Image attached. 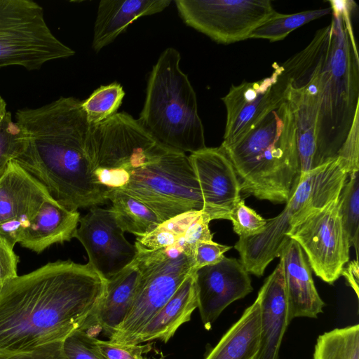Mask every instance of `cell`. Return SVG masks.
Instances as JSON below:
<instances>
[{
    "mask_svg": "<svg viewBox=\"0 0 359 359\" xmlns=\"http://www.w3.org/2000/svg\"><path fill=\"white\" fill-rule=\"evenodd\" d=\"M189 157L200 186L203 211L211 221L228 219L230 211L241 199V189L226 154L220 147H206Z\"/></svg>",
    "mask_w": 359,
    "mask_h": 359,
    "instance_id": "cell-16",
    "label": "cell"
},
{
    "mask_svg": "<svg viewBox=\"0 0 359 359\" xmlns=\"http://www.w3.org/2000/svg\"><path fill=\"white\" fill-rule=\"evenodd\" d=\"M332 13L331 7L293 14L275 12L250 34L248 39H264L271 42L284 39L292 31Z\"/></svg>",
    "mask_w": 359,
    "mask_h": 359,
    "instance_id": "cell-28",
    "label": "cell"
},
{
    "mask_svg": "<svg viewBox=\"0 0 359 359\" xmlns=\"http://www.w3.org/2000/svg\"><path fill=\"white\" fill-rule=\"evenodd\" d=\"M140 271L135 259L107 280V294L95 317V327L109 337L124 320L133 300Z\"/></svg>",
    "mask_w": 359,
    "mask_h": 359,
    "instance_id": "cell-24",
    "label": "cell"
},
{
    "mask_svg": "<svg viewBox=\"0 0 359 359\" xmlns=\"http://www.w3.org/2000/svg\"><path fill=\"white\" fill-rule=\"evenodd\" d=\"M348 173L337 157L300 175L283 211L266 219L259 234L240 238L234 248L248 273L260 277L290 239L287 233L312 213L337 198Z\"/></svg>",
    "mask_w": 359,
    "mask_h": 359,
    "instance_id": "cell-6",
    "label": "cell"
},
{
    "mask_svg": "<svg viewBox=\"0 0 359 359\" xmlns=\"http://www.w3.org/2000/svg\"><path fill=\"white\" fill-rule=\"evenodd\" d=\"M54 200L46 187L11 161L0 178V226L17 220H32L45 202Z\"/></svg>",
    "mask_w": 359,
    "mask_h": 359,
    "instance_id": "cell-20",
    "label": "cell"
},
{
    "mask_svg": "<svg viewBox=\"0 0 359 359\" xmlns=\"http://www.w3.org/2000/svg\"><path fill=\"white\" fill-rule=\"evenodd\" d=\"M228 219L231 221L233 231L240 238L260 233L267 222L255 210L247 206L242 198L230 211Z\"/></svg>",
    "mask_w": 359,
    "mask_h": 359,
    "instance_id": "cell-33",
    "label": "cell"
},
{
    "mask_svg": "<svg viewBox=\"0 0 359 359\" xmlns=\"http://www.w3.org/2000/svg\"><path fill=\"white\" fill-rule=\"evenodd\" d=\"M95 343L104 359H148L144 354L151 349V344L121 345L97 338Z\"/></svg>",
    "mask_w": 359,
    "mask_h": 359,
    "instance_id": "cell-36",
    "label": "cell"
},
{
    "mask_svg": "<svg viewBox=\"0 0 359 359\" xmlns=\"http://www.w3.org/2000/svg\"><path fill=\"white\" fill-rule=\"evenodd\" d=\"M15 122L26 143L13 160L42 184L51 197L69 210L108 202L86 152L90 124L82 101L74 97L16 111Z\"/></svg>",
    "mask_w": 359,
    "mask_h": 359,
    "instance_id": "cell-2",
    "label": "cell"
},
{
    "mask_svg": "<svg viewBox=\"0 0 359 359\" xmlns=\"http://www.w3.org/2000/svg\"><path fill=\"white\" fill-rule=\"evenodd\" d=\"M196 308L198 294L194 271L147 324L135 338L133 345L154 339L167 343L182 324L190 320L191 316Z\"/></svg>",
    "mask_w": 359,
    "mask_h": 359,
    "instance_id": "cell-23",
    "label": "cell"
},
{
    "mask_svg": "<svg viewBox=\"0 0 359 359\" xmlns=\"http://www.w3.org/2000/svg\"><path fill=\"white\" fill-rule=\"evenodd\" d=\"M125 170L126 182L118 189L144 203L163 222L203 210L200 186L185 153L167 149Z\"/></svg>",
    "mask_w": 359,
    "mask_h": 359,
    "instance_id": "cell-7",
    "label": "cell"
},
{
    "mask_svg": "<svg viewBox=\"0 0 359 359\" xmlns=\"http://www.w3.org/2000/svg\"><path fill=\"white\" fill-rule=\"evenodd\" d=\"M107 285L89 263L69 259L11 280L0 290V353L29 351L95 327Z\"/></svg>",
    "mask_w": 359,
    "mask_h": 359,
    "instance_id": "cell-1",
    "label": "cell"
},
{
    "mask_svg": "<svg viewBox=\"0 0 359 359\" xmlns=\"http://www.w3.org/2000/svg\"><path fill=\"white\" fill-rule=\"evenodd\" d=\"M19 257L0 236V290L11 280L18 276Z\"/></svg>",
    "mask_w": 359,
    "mask_h": 359,
    "instance_id": "cell-39",
    "label": "cell"
},
{
    "mask_svg": "<svg viewBox=\"0 0 359 359\" xmlns=\"http://www.w3.org/2000/svg\"><path fill=\"white\" fill-rule=\"evenodd\" d=\"M201 212H187L162 222L151 233L137 237L135 245L144 250H154L177 245L187 227Z\"/></svg>",
    "mask_w": 359,
    "mask_h": 359,
    "instance_id": "cell-29",
    "label": "cell"
},
{
    "mask_svg": "<svg viewBox=\"0 0 359 359\" xmlns=\"http://www.w3.org/2000/svg\"><path fill=\"white\" fill-rule=\"evenodd\" d=\"M170 0H102L94 25L92 47L95 52L112 43L138 18L163 11Z\"/></svg>",
    "mask_w": 359,
    "mask_h": 359,
    "instance_id": "cell-21",
    "label": "cell"
},
{
    "mask_svg": "<svg viewBox=\"0 0 359 359\" xmlns=\"http://www.w3.org/2000/svg\"><path fill=\"white\" fill-rule=\"evenodd\" d=\"M136 248L140 277L135 296L124 320L109 337V341L121 345H133L147 324L194 271L193 259L178 245L154 250Z\"/></svg>",
    "mask_w": 359,
    "mask_h": 359,
    "instance_id": "cell-9",
    "label": "cell"
},
{
    "mask_svg": "<svg viewBox=\"0 0 359 359\" xmlns=\"http://www.w3.org/2000/svg\"><path fill=\"white\" fill-rule=\"evenodd\" d=\"M110 208L93 207L80 217L74 238L85 248L88 262L106 280L136 258L137 250L125 237Z\"/></svg>",
    "mask_w": 359,
    "mask_h": 359,
    "instance_id": "cell-15",
    "label": "cell"
},
{
    "mask_svg": "<svg viewBox=\"0 0 359 359\" xmlns=\"http://www.w3.org/2000/svg\"><path fill=\"white\" fill-rule=\"evenodd\" d=\"M283 265L287 319L317 318L325 306L316 288L311 267L299 245L290 238L279 257Z\"/></svg>",
    "mask_w": 359,
    "mask_h": 359,
    "instance_id": "cell-18",
    "label": "cell"
},
{
    "mask_svg": "<svg viewBox=\"0 0 359 359\" xmlns=\"http://www.w3.org/2000/svg\"><path fill=\"white\" fill-rule=\"evenodd\" d=\"M231 248V246L222 245L213 241L198 243L194 255L193 270L205 266L220 262L224 257V253Z\"/></svg>",
    "mask_w": 359,
    "mask_h": 359,
    "instance_id": "cell-38",
    "label": "cell"
},
{
    "mask_svg": "<svg viewBox=\"0 0 359 359\" xmlns=\"http://www.w3.org/2000/svg\"><path fill=\"white\" fill-rule=\"evenodd\" d=\"M175 3L186 25L223 44L248 39L251 32L276 12L269 0H176Z\"/></svg>",
    "mask_w": 359,
    "mask_h": 359,
    "instance_id": "cell-12",
    "label": "cell"
},
{
    "mask_svg": "<svg viewBox=\"0 0 359 359\" xmlns=\"http://www.w3.org/2000/svg\"><path fill=\"white\" fill-rule=\"evenodd\" d=\"M62 341L49 343L22 353H0V359H67L62 348Z\"/></svg>",
    "mask_w": 359,
    "mask_h": 359,
    "instance_id": "cell-40",
    "label": "cell"
},
{
    "mask_svg": "<svg viewBox=\"0 0 359 359\" xmlns=\"http://www.w3.org/2000/svg\"><path fill=\"white\" fill-rule=\"evenodd\" d=\"M210 221L209 216L201 210L198 217L190 224L177 243L184 254L193 260L197 245L201 242L212 241L213 234L209 229Z\"/></svg>",
    "mask_w": 359,
    "mask_h": 359,
    "instance_id": "cell-35",
    "label": "cell"
},
{
    "mask_svg": "<svg viewBox=\"0 0 359 359\" xmlns=\"http://www.w3.org/2000/svg\"><path fill=\"white\" fill-rule=\"evenodd\" d=\"M270 76L232 85L222 98L226 109L224 140L229 146L255 127L270 111L286 101L288 79L282 65L273 64Z\"/></svg>",
    "mask_w": 359,
    "mask_h": 359,
    "instance_id": "cell-14",
    "label": "cell"
},
{
    "mask_svg": "<svg viewBox=\"0 0 359 359\" xmlns=\"http://www.w3.org/2000/svg\"><path fill=\"white\" fill-rule=\"evenodd\" d=\"M181 55L168 48L154 65L138 119L165 147L191 154L206 147L196 93L180 67Z\"/></svg>",
    "mask_w": 359,
    "mask_h": 359,
    "instance_id": "cell-5",
    "label": "cell"
},
{
    "mask_svg": "<svg viewBox=\"0 0 359 359\" xmlns=\"http://www.w3.org/2000/svg\"><path fill=\"white\" fill-rule=\"evenodd\" d=\"M287 236L299 245L311 269L321 280L333 284L341 276L351 245L339 197L292 226Z\"/></svg>",
    "mask_w": 359,
    "mask_h": 359,
    "instance_id": "cell-13",
    "label": "cell"
},
{
    "mask_svg": "<svg viewBox=\"0 0 359 359\" xmlns=\"http://www.w3.org/2000/svg\"><path fill=\"white\" fill-rule=\"evenodd\" d=\"M359 116L357 117L339 149L337 156L340 158L348 175L359 171Z\"/></svg>",
    "mask_w": 359,
    "mask_h": 359,
    "instance_id": "cell-37",
    "label": "cell"
},
{
    "mask_svg": "<svg viewBox=\"0 0 359 359\" xmlns=\"http://www.w3.org/2000/svg\"><path fill=\"white\" fill-rule=\"evenodd\" d=\"M313 359H359V325L336 328L320 334Z\"/></svg>",
    "mask_w": 359,
    "mask_h": 359,
    "instance_id": "cell-27",
    "label": "cell"
},
{
    "mask_svg": "<svg viewBox=\"0 0 359 359\" xmlns=\"http://www.w3.org/2000/svg\"><path fill=\"white\" fill-rule=\"evenodd\" d=\"M195 279L198 309L207 330L229 304L253 290L249 273L235 258L225 257L217 264L197 269Z\"/></svg>",
    "mask_w": 359,
    "mask_h": 359,
    "instance_id": "cell-17",
    "label": "cell"
},
{
    "mask_svg": "<svg viewBox=\"0 0 359 359\" xmlns=\"http://www.w3.org/2000/svg\"><path fill=\"white\" fill-rule=\"evenodd\" d=\"M25 135L7 111L0 121V178L5 173L9 163L13 161L25 146Z\"/></svg>",
    "mask_w": 359,
    "mask_h": 359,
    "instance_id": "cell-32",
    "label": "cell"
},
{
    "mask_svg": "<svg viewBox=\"0 0 359 359\" xmlns=\"http://www.w3.org/2000/svg\"><path fill=\"white\" fill-rule=\"evenodd\" d=\"M95 337L90 332L78 330L62 341V348L67 359H104L99 351Z\"/></svg>",
    "mask_w": 359,
    "mask_h": 359,
    "instance_id": "cell-34",
    "label": "cell"
},
{
    "mask_svg": "<svg viewBox=\"0 0 359 359\" xmlns=\"http://www.w3.org/2000/svg\"><path fill=\"white\" fill-rule=\"evenodd\" d=\"M169 149L125 112L90 125L86 152L94 171L127 170Z\"/></svg>",
    "mask_w": 359,
    "mask_h": 359,
    "instance_id": "cell-11",
    "label": "cell"
},
{
    "mask_svg": "<svg viewBox=\"0 0 359 359\" xmlns=\"http://www.w3.org/2000/svg\"><path fill=\"white\" fill-rule=\"evenodd\" d=\"M106 198L111 202L110 210L124 232L142 237L163 222L144 203L119 189H109Z\"/></svg>",
    "mask_w": 359,
    "mask_h": 359,
    "instance_id": "cell-26",
    "label": "cell"
},
{
    "mask_svg": "<svg viewBox=\"0 0 359 359\" xmlns=\"http://www.w3.org/2000/svg\"><path fill=\"white\" fill-rule=\"evenodd\" d=\"M260 325L261 308L257 297L204 359H254L259 346Z\"/></svg>",
    "mask_w": 359,
    "mask_h": 359,
    "instance_id": "cell-25",
    "label": "cell"
},
{
    "mask_svg": "<svg viewBox=\"0 0 359 359\" xmlns=\"http://www.w3.org/2000/svg\"><path fill=\"white\" fill-rule=\"evenodd\" d=\"M257 297L261 308V325L259 349L254 359H278L282 339L290 324L280 261L266 278Z\"/></svg>",
    "mask_w": 359,
    "mask_h": 359,
    "instance_id": "cell-19",
    "label": "cell"
},
{
    "mask_svg": "<svg viewBox=\"0 0 359 359\" xmlns=\"http://www.w3.org/2000/svg\"><path fill=\"white\" fill-rule=\"evenodd\" d=\"M340 213L350 243L358 257L359 171L348 175L339 196Z\"/></svg>",
    "mask_w": 359,
    "mask_h": 359,
    "instance_id": "cell-31",
    "label": "cell"
},
{
    "mask_svg": "<svg viewBox=\"0 0 359 359\" xmlns=\"http://www.w3.org/2000/svg\"><path fill=\"white\" fill-rule=\"evenodd\" d=\"M332 38L322 72V90L313 169L337 157L359 116V57L351 17L353 1H329Z\"/></svg>",
    "mask_w": 359,
    "mask_h": 359,
    "instance_id": "cell-4",
    "label": "cell"
},
{
    "mask_svg": "<svg viewBox=\"0 0 359 359\" xmlns=\"http://www.w3.org/2000/svg\"><path fill=\"white\" fill-rule=\"evenodd\" d=\"M6 112V102L0 95V121L3 118Z\"/></svg>",
    "mask_w": 359,
    "mask_h": 359,
    "instance_id": "cell-42",
    "label": "cell"
},
{
    "mask_svg": "<svg viewBox=\"0 0 359 359\" xmlns=\"http://www.w3.org/2000/svg\"><path fill=\"white\" fill-rule=\"evenodd\" d=\"M124 96L123 87L117 82L97 88L82 101V108L88 123L96 125L116 114Z\"/></svg>",
    "mask_w": 359,
    "mask_h": 359,
    "instance_id": "cell-30",
    "label": "cell"
},
{
    "mask_svg": "<svg viewBox=\"0 0 359 359\" xmlns=\"http://www.w3.org/2000/svg\"><path fill=\"white\" fill-rule=\"evenodd\" d=\"M74 54L53 34L39 4L31 0H0V69L20 66L35 70Z\"/></svg>",
    "mask_w": 359,
    "mask_h": 359,
    "instance_id": "cell-10",
    "label": "cell"
},
{
    "mask_svg": "<svg viewBox=\"0 0 359 359\" xmlns=\"http://www.w3.org/2000/svg\"><path fill=\"white\" fill-rule=\"evenodd\" d=\"M341 276L345 278L347 284L354 290L358 297L359 266L358 259L353 260L344 266Z\"/></svg>",
    "mask_w": 359,
    "mask_h": 359,
    "instance_id": "cell-41",
    "label": "cell"
},
{
    "mask_svg": "<svg viewBox=\"0 0 359 359\" xmlns=\"http://www.w3.org/2000/svg\"><path fill=\"white\" fill-rule=\"evenodd\" d=\"M220 147L233 165L241 191L286 203L300 174L295 121L287 100L235 142Z\"/></svg>",
    "mask_w": 359,
    "mask_h": 359,
    "instance_id": "cell-3",
    "label": "cell"
},
{
    "mask_svg": "<svg viewBox=\"0 0 359 359\" xmlns=\"http://www.w3.org/2000/svg\"><path fill=\"white\" fill-rule=\"evenodd\" d=\"M331 38L330 23L318 29L306 48L281 65L288 79L286 100L295 121L299 176L313 169L322 72Z\"/></svg>",
    "mask_w": 359,
    "mask_h": 359,
    "instance_id": "cell-8",
    "label": "cell"
},
{
    "mask_svg": "<svg viewBox=\"0 0 359 359\" xmlns=\"http://www.w3.org/2000/svg\"><path fill=\"white\" fill-rule=\"evenodd\" d=\"M80 214L52 200L45 202L25 230L20 241L22 247L37 254L55 243L74 238Z\"/></svg>",
    "mask_w": 359,
    "mask_h": 359,
    "instance_id": "cell-22",
    "label": "cell"
}]
</instances>
